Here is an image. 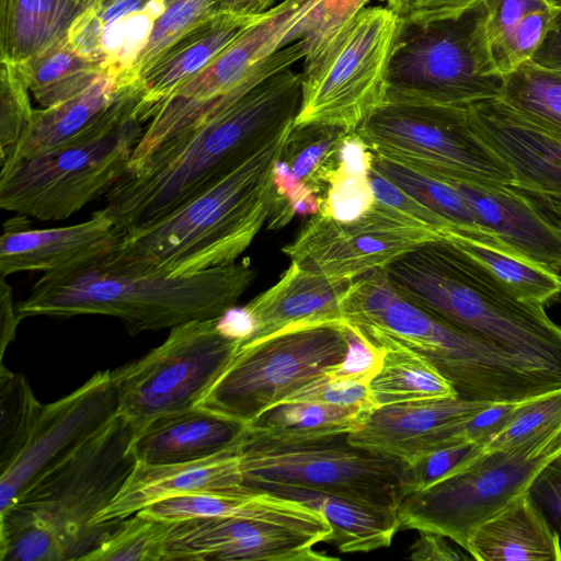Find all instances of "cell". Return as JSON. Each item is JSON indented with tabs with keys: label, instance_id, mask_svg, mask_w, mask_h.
<instances>
[{
	"label": "cell",
	"instance_id": "31",
	"mask_svg": "<svg viewBox=\"0 0 561 561\" xmlns=\"http://www.w3.org/2000/svg\"><path fill=\"white\" fill-rule=\"evenodd\" d=\"M483 37L497 76L529 60L550 30L559 9L548 0H482Z\"/></svg>",
	"mask_w": 561,
	"mask_h": 561
},
{
	"label": "cell",
	"instance_id": "7",
	"mask_svg": "<svg viewBox=\"0 0 561 561\" xmlns=\"http://www.w3.org/2000/svg\"><path fill=\"white\" fill-rule=\"evenodd\" d=\"M320 0H285L170 95L148 108L126 170L168 139L227 106L268 76L306 56Z\"/></svg>",
	"mask_w": 561,
	"mask_h": 561
},
{
	"label": "cell",
	"instance_id": "2",
	"mask_svg": "<svg viewBox=\"0 0 561 561\" xmlns=\"http://www.w3.org/2000/svg\"><path fill=\"white\" fill-rule=\"evenodd\" d=\"M341 324L376 357L408 350L432 364L458 398L514 403L561 388V373L499 347L402 296L385 268L356 278L344 296Z\"/></svg>",
	"mask_w": 561,
	"mask_h": 561
},
{
	"label": "cell",
	"instance_id": "26",
	"mask_svg": "<svg viewBox=\"0 0 561 561\" xmlns=\"http://www.w3.org/2000/svg\"><path fill=\"white\" fill-rule=\"evenodd\" d=\"M238 444L195 461L167 465L136 462L117 495L98 516L96 524L127 518L170 497L243 488Z\"/></svg>",
	"mask_w": 561,
	"mask_h": 561
},
{
	"label": "cell",
	"instance_id": "24",
	"mask_svg": "<svg viewBox=\"0 0 561 561\" xmlns=\"http://www.w3.org/2000/svg\"><path fill=\"white\" fill-rule=\"evenodd\" d=\"M445 182L461 194L484 229L517 252L561 273V220L506 184L472 179Z\"/></svg>",
	"mask_w": 561,
	"mask_h": 561
},
{
	"label": "cell",
	"instance_id": "5",
	"mask_svg": "<svg viewBox=\"0 0 561 561\" xmlns=\"http://www.w3.org/2000/svg\"><path fill=\"white\" fill-rule=\"evenodd\" d=\"M254 279L248 261L186 276L133 274L101 261L77 270L44 274L16 302L21 319L102 314L122 320L133 335L219 318L234 307Z\"/></svg>",
	"mask_w": 561,
	"mask_h": 561
},
{
	"label": "cell",
	"instance_id": "33",
	"mask_svg": "<svg viewBox=\"0 0 561 561\" xmlns=\"http://www.w3.org/2000/svg\"><path fill=\"white\" fill-rule=\"evenodd\" d=\"M519 299L547 305L561 295V274L517 252L493 232L450 230L444 236Z\"/></svg>",
	"mask_w": 561,
	"mask_h": 561
},
{
	"label": "cell",
	"instance_id": "43",
	"mask_svg": "<svg viewBox=\"0 0 561 561\" xmlns=\"http://www.w3.org/2000/svg\"><path fill=\"white\" fill-rule=\"evenodd\" d=\"M164 11L156 20L148 43L134 66L133 82H140L142 75L169 47L217 13L214 0H164Z\"/></svg>",
	"mask_w": 561,
	"mask_h": 561
},
{
	"label": "cell",
	"instance_id": "6",
	"mask_svg": "<svg viewBox=\"0 0 561 561\" xmlns=\"http://www.w3.org/2000/svg\"><path fill=\"white\" fill-rule=\"evenodd\" d=\"M385 272L407 299L436 317L561 373V325L524 301L445 238L421 244Z\"/></svg>",
	"mask_w": 561,
	"mask_h": 561
},
{
	"label": "cell",
	"instance_id": "10",
	"mask_svg": "<svg viewBox=\"0 0 561 561\" xmlns=\"http://www.w3.org/2000/svg\"><path fill=\"white\" fill-rule=\"evenodd\" d=\"M561 455V423L508 449L469 457L398 507L400 529L436 533L468 549L473 530L528 492L538 473Z\"/></svg>",
	"mask_w": 561,
	"mask_h": 561
},
{
	"label": "cell",
	"instance_id": "32",
	"mask_svg": "<svg viewBox=\"0 0 561 561\" xmlns=\"http://www.w3.org/2000/svg\"><path fill=\"white\" fill-rule=\"evenodd\" d=\"M87 9L76 0H0V61L23 64L68 42Z\"/></svg>",
	"mask_w": 561,
	"mask_h": 561
},
{
	"label": "cell",
	"instance_id": "59",
	"mask_svg": "<svg viewBox=\"0 0 561 561\" xmlns=\"http://www.w3.org/2000/svg\"><path fill=\"white\" fill-rule=\"evenodd\" d=\"M158 1H162V2H164V0H158Z\"/></svg>",
	"mask_w": 561,
	"mask_h": 561
},
{
	"label": "cell",
	"instance_id": "41",
	"mask_svg": "<svg viewBox=\"0 0 561 561\" xmlns=\"http://www.w3.org/2000/svg\"><path fill=\"white\" fill-rule=\"evenodd\" d=\"M172 524L139 511L124 518L81 561H164Z\"/></svg>",
	"mask_w": 561,
	"mask_h": 561
},
{
	"label": "cell",
	"instance_id": "52",
	"mask_svg": "<svg viewBox=\"0 0 561 561\" xmlns=\"http://www.w3.org/2000/svg\"><path fill=\"white\" fill-rule=\"evenodd\" d=\"M22 319L13 301L12 288L5 277L0 279V358L1 363L9 344L14 340L16 329Z\"/></svg>",
	"mask_w": 561,
	"mask_h": 561
},
{
	"label": "cell",
	"instance_id": "46",
	"mask_svg": "<svg viewBox=\"0 0 561 561\" xmlns=\"http://www.w3.org/2000/svg\"><path fill=\"white\" fill-rule=\"evenodd\" d=\"M369 179L375 201L378 204L432 229L443 238L446 232L450 230L449 225L444 219L380 174L373 167L370 169Z\"/></svg>",
	"mask_w": 561,
	"mask_h": 561
},
{
	"label": "cell",
	"instance_id": "16",
	"mask_svg": "<svg viewBox=\"0 0 561 561\" xmlns=\"http://www.w3.org/2000/svg\"><path fill=\"white\" fill-rule=\"evenodd\" d=\"M439 238L432 229L375 202L352 221L312 215L282 251L290 261L328 277L356 279Z\"/></svg>",
	"mask_w": 561,
	"mask_h": 561
},
{
	"label": "cell",
	"instance_id": "51",
	"mask_svg": "<svg viewBox=\"0 0 561 561\" xmlns=\"http://www.w3.org/2000/svg\"><path fill=\"white\" fill-rule=\"evenodd\" d=\"M482 0H414L411 11L402 20L432 21L457 16Z\"/></svg>",
	"mask_w": 561,
	"mask_h": 561
},
{
	"label": "cell",
	"instance_id": "14",
	"mask_svg": "<svg viewBox=\"0 0 561 561\" xmlns=\"http://www.w3.org/2000/svg\"><path fill=\"white\" fill-rule=\"evenodd\" d=\"M356 133L374 154L443 181L515 182L470 127L466 106L385 102Z\"/></svg>",
	"mask_w": 561,
	"mask_h": 561
},
{
	"label": "cell",
	"instance_id": "37",
	"mask_svg": "<svg viewBox=\"0 0 561 561\" xmlns=\"http://www.w3.org/2000/svg\"><path fill=\"white\" fill-rule=\"evenodd\" d=\"M20 65L42 107L78 95L104 75L99 62L78 53L69 41Z\"/></svg>",
	"mask_w": 561,
	"mask_h": 561
},
{
	"label": "cell",
	"instance_id": "40",
	"mask_svg": "<svg viewBox=\"0 0 561 561\" xmlns=\"http://www.w3.org/2000/svg\"><path fill=\"white\" fill-rule=\"evenodd\" d=\"M43 403L27 380L0 365V472H4L27 444Z\"/></svg>",
	"mask_w": 561,
	"mask_h": 561
},
{
	"label": "cell",
	"instance_id": "27",
	"mask_svg": "<svg viewBox=\"0 0 561 561\" xmlns=\"http://www.w3.org/2000/svg\"><path fill=\"white\" fill-rule=\"evenodd\" d=\"M247 428V424L195 405L147 422L135 433L129 449L139 463L195 461L237 445Z\"/></svg>",
	"mask_w": 561,
	"mask_h": 561
},
{
	"label": "cell",
	"instance_id": "4",
	"mask_svg": "<svg viewBox=\"0 0 561 561\" xmlns=\"http://www.w3.org/2000/svg\"><path fill=\"white\" fill-rule=\"evenodd\" d=\"M133 423L116 415L101 432L0 512L5 561H81L123 519L96 524L136 466Z\"/></svg>",
	"mask_w": 561,
	"mask_h": 561
},
{
	"label": "cell",
	"instance_id": "53",
	"mask_svg": "<svg viewBox=\"0 0 561 561\" xmlns=\"http://www.w3.org/2000/svg\"><path fill=\"white\" fill-rule=\"evenodd\" d=\"M529 61L545 69L561 71V9Z\"/></svg>",
	"mask_w": 561,
	"mask_h": 561
},
{
	"label": "cell",
	"instance_id": "58",
	"mask_svg": "<svg viewBox=\"0 0 561 561\" xmlns=\"http://www.w3.org/2000/svg\"><path fill=\"white\" fill-rule=\"evenodd\" d=\"M113 0H99L98 3L94 5V8L103 7L107 3H110Z\"/></svg>",
	"mask_w": 561,
	"mask_h": 561
},
{
	"label": "cell",
	"instance_id": "30",
	"mask_svg": "<svg viewBox=\"0 0 561 561\" xmlns=\"http://www.w3.org/2000/svg\"><path fill=\"white\" fill-rule=\"evenodd\" d=\"M252 489L297 501L323 514L341 552H369L391 546L400 529L398 511L307 488L263 483Z\"/></svg>",
	"mask_w": 561,
	"mask_h": 561
},
{
	"label": "cell",
	"instance_id": "9",
	"mask_svg": "<svg viewBox=\"0 0 561 561\" xmlns=\"http://www.w3.org/2000/svg\"><path fill=\"white\" fill-rule=\"evenodd\" d=\"M482 1L463 13L416 22L400 19L387 71L386 102L467 106L499 98L482 30Z\"/></svg>",
	"mask_w": 561,
	"mask_h": 561
},
{
	"label": "cell",
	"instance_id": "49",
	"mask_svg": "<svg viewBox=\"0 0 561 561\" xmlns=\"http://www.w3.org/2000/svg\"><path fill=\"white\" fill-rule=\"evenodd\" d=\"M367 2L368 0H320L316 25L311 33L302 38L307 51L325 41L340 26L365 8Z\"/></svg>",
	"mask_w": 561,
	"mask_h": 561
},
{
	"label": "cell",
	"instance_id": "28",
	"mask_svg": "<svg viewBox=\"0 0 561 561\" xmlns=\"http://www.w3.org/2000/svg\"><path fill=\"white\" fill-rule=\"evenodd\" d=\"M264 14L216 13L178 39L140 79L145 92L139 107L140 118L148 108L208 66Z\"/></svg>",
	"mask_w": 561,
	"mask_h": 561
},
{
	"label": "cell",
	"instance_id": "8",
	"mask_svg": "<svg viewBox=\"0 0 561 561\" xmlns=\"http://www.w3.org/2000/svg\"><path fill=\"white\" fill-rule=\"evenodd\" d=\"M399 24V15L388 7H365L309 50L294 125L321 124L355 133L386 102Z\"/></svg>",
	"mask_w": 561,
	"mask_h": 561
},
{
	"label": "cell",
	"instance_id": "29",
	"mask_svg": "<svg viewBox=\"0 0 561 561\" xmlns=\"http://www.w3.org/2000/svg\"><path fill=\"white\" fill-rule=\"evenodd\" d=\"M467 552L477 561H561V537L526 492L473 530Z\"/></svg>",
	"mask_w": 561,
	"mask_h": 561
},
{
	"label": "cell",
	"instance_id": "45",
	"mask_svg": "<svg viewBox=\"0 0 561 561\" xmlns=\"http://www.w3.org/2000/svg\"><path fill=\"white\" fill-rule=\"evenodd\" d=\"M0 159L19 141L34 108L30 88L20 64L1 61L0 72Z\"/></svg>",
	"mask_w": 561,
	"mask_h": 561
},
{
	"label": "cell",
	"instance_id": "23",
	"mask_svg": "<svg viewBox=\"0 0 561 561\" xmlns=\"http://www.w3.org/2000/svg\"><path fill=\"white\" fill-rule=\"evenodd\" d=\"M347 133L339 127L294 125L273 169L267 226L277 230L297 216L316 215Z\"/></svg>",
	"mask_w": 561,
	"mask_h": 561
},
{
	"label": "cell",
	"instance_id": "1",
	"mask_svg": "<svg viewBox=\"0 0 561 561\" xmlns=\"http://www.w3.org/2000/svg\"><path fill=\"white\" fill-rule=\"evenodd\" d=\"M301 101V73L283 69L168 139L105 194L119 232L150 224L222 179L286 127Z\"/></svg>",
	"mask_w": 561,
	"mask_h": 561
},
{
	"label": "cell",
	"instance_id": "42",
	"mask_svg": "<svg viewBox=\"0 0 561 561\" xmlns=\"http://www.w3.org/2000/svg\"><path fill=\"white\" fill-rule=\"evenodd\" d=\"M380 356L357 369L346 366L330 370L320 378L298 389L280 403L313 402L341 407H357L371 412L376 409L370 381L377 371ZM279 404V403H278Z\"/></svg>",
	"mask_w": 561,
	"mask_h": 561
},
{
	"label": "cell",
	"instance_id": "13",
	"mask_svg": "<svg viewBox=\"0 0 561 561\" xmlns=\"http://www.w3.org/2000/svg\"><path fill=\"white\" fill-rule=\"evenodd\" d=\"M144 124L136 113L90 144L2 162L0 207L39 220L69 218L122 176Z\"/></svg>",
	"mask_w": 561,
	"mask_h": 561
},
{
	"label": "cell",
	"instance_id": "20",
	"mask_svg": "<svg viewBox=\"0 0 561 561\" xmlns=\"http://www.w3.org/2000/svg\"><path fill=\"white\" fill-rule=\"evenodd\" d=\"M140 82L122 84L102 75L78 95L50 107L36 108L15 146L1 158L28 159L82 146L103 138L139 113Z\"/></svg>",
	"mask_w": 561,
	"mask_h": 561
},
{
	"label": "cell",
	"instance_id": "25",
	"mask_svg": "<svg viewBox=\"0 0 561 561\" xmlns=\"http://www.w3.org/2000/svg\"><path fill=\"white\" fill-rule=\"evenodd\" d=\"M328 277L290 261L270 288L242 307L250 332L240 344L252 343L279 331L309 324H341V302L353 282Z\"/></svg>",
	"mask_w": 561,
	"mask_h": 561
},
{
	"label": "cell",
	"instance_id": "39",
	"mask_svg": "<svg viewBox=\"0 0 561 561\" xmlns=\"http://www.w3.org/2000/svg\"><path fill=\"white\" fill-rule=\"evenodd\" d=\"M373 168L444 219L450 230L489 231L480 225L467 201L449 183L376 154Z\"/></svg>",
	"mask_w": 561,
	"mask_h": 561
},
{
	"label": "cell",
	"instance_id": "21",
	"mask_svg": "<svg viewBox=\"0 0 561 561\" xmlns=\"http://www.w3.org/2000/svg\"><path fill=\"white\" fill-rule=\"evenodd\" d=\"M123 234L105 208L82 222L32 229L27 216L4 221L0 237V276L21 272L62 273L110 256Z\"/></svg>",
	"mask_w": 561,
	"mask_h": 561
},
{
	"label": "cell",
	"instance_id": "36",
	"mask_svg": "<svg viewBox=\"0 0 561 561\" xmlns=\"http://www.w3.org/2000/svg\"><path fill=\"white\" fill-rule=\"evenodd\" d=\"M373 159V151L356 131L345 135L337 163L328 179L319 214L352 221L374 206L376 201L369 179Z\"/></svg>",
	"mask_w": 561,
	"mask_h": 561
},
{
	"label": "cell",
	"instance_id": "57",
	"mask_svg": "<svg viewBox=\"0 0 561 561\" xmlns=\"http://www.w3.org/2000/svg\"><path fill=\"white\" fill-rule=\"evenodd\" d=\"M554 8L561 9V0H548Z\"/></svg>",
	"mask_w": 561,
	"mask_h": 561
},
{
	"label": "cell",
	"instance_id": "3",
	"mask_svg": "<svg viewBox=\"0 0 561 561\" xmlns=\"http://www.w3.org/2000/svg\"><path fill=\"white\" fill-rule=\"evenodd\" d=\"M293 126L205 191L123 233L101 263L124 273L186 276L236 262L267 224L274 164Z\"/></svg>",
	"mask_w": 561,
	"mask_h": 561
},
{
	"label": "cell",
	"instance_id": "12",
	"mask_svg": "<svg viewBox=\"0 0 561 561\" xmlns=\"http://www.w3.org/2000/svg\"><path fill=\"white\" fill-rule=\"evenodd\" d=\"M356 341L342 324L320 323L240 344L197 405L248 425L298 389L346 366Z\"/></svg>",
	"mask_w": 561,
	"mask_h": 561
},
{
	"label": "cell",
	"instance_id": "22",
	"mask_svg": "<svg viewBox=\"0 0 561 561\" xmlns=\"http://www.w3.org/2000/svg\"><path fill=\"white\" fill-rule=\"evenodd\" d=\"M491 404L448 398L379 407L348 434V440L408 463L432 451L459 446L455 442L457 425Z\"/></svg>",
	"mask_w": 561,
	"mask_h": 561
},
{
	"label": "cell",
	"instance_id": "54",
	"mask_svg": "<svg viewBox=\"0 0 561 561\" xmlns=\"http://www.w3.org/2000/svg\"><path fill=\"white\" fill-rule=\"evenodd\" d=\"M275 0H217L216 12L239 16H259L271 10Z\"/></svg>",
	"mask_w": 561,
	"mask_h": 561
},
{
	"label": "cell",
	"instance_id": "18",
	"mask_svg": "<svg viewBox=\"0 0 561 561\" xmlns=\"http://www.w3.org/2000/svg\"><path fill=\"white\" fill-rule=\"evenodd\" d=\"M118 414L119 396L112 369L98 371L71 393L44 404L24 449L0 473V512Z\"/></svg>",
	"mask_w": 561,
	"mask_h": 561
},
{
	"label": "cell",
	"instance_id": "19",
	"mask_svg": "<svg viewBox=\"0 0 561 561\" xmlns=\"http://www.w3.org/2000/svg\"><path fill=\"white\" fill-rule=\"evenodd\" d=\"M474 134L512 170V187L561 220V139L513 111L500 98L466 106Z\"/></svg>",
	"mask_w": 561,
	"mask_h": 561
},
{
	"label": "cell",
	"instance_id": "15",
	"mask_svg": "<svg viewBox=\"0 0 561 561\" xmlns=\"http://www.w3.org/2000/svg\"><path fill=\"white\" fill-rule=\"evenodd\" d=\"M219 318L176 325L162 344L113 370L119 414L136 432L157 416L197 405L224 373L241 337L225 331Z\"/></svg>",
	"mask_w": 561,
	"mask_h": 561
},
{
	"label": "cell",
	"instance_id": "11",
	"mask_svg": "<svg viewBox=\"0 0 561 561\" xmlns=\"http://www.w3.org/2000/svg\"><path fill=\"white\" fill-rule=\"evenodd\" d=\"M244 484L282 483L398 511L407 462L352 444L348 434L274 440L247 432L238 444Z\"/></svg>",
	"mask_w": 561,
	"mask_h": 561
},
{
	"label": "cell",
	"instance_id": "35",
	"mask_svg": "<svg viewBox=\"0 0 561 561\" xmlns=\"http://www.w3.org/2000/svg\"><path fill=\"white\" fill-rule=\"evenodd\" d=\"M376 408L398 403L458 398L450 383L432 364L400 347L386 348L370 381Z\"/></svg>",
	"mask_w": 561,
	"mask_h": 561
},
{
	"label": "cell",
	"instance_id": "55",
	"mask_svg": "<svg viewBox=\"0 0 561 561\" xmlns=\"http://www.w3.org/2000/svg\"><path fill=\"white\" fill-rule=\"evenodd\" d=\"M399 18L405 16L412 9L414 0H382Z\"/></svg>",
	"mask_w": 561,
	"mask_h": 561
},
{
	"label": "cell",
	"instance_id": "48",
	"mask_svg": "<svg viewBox=\"0 0 561 561\" xmlns=\"http://www.w3.org/2000/svg\"><path fill=\"white\" fill-rule=\"evenodd\" d=\"M528 493L561 537V455L538 473Z\"/></svg>",
	"mask_w": 561,
	"mask_h": 561
},
{
	"label": "cell",
	"instance_id": "50",
	"mask_svg": "<svg viewBox=\"0 0 561 561\" xmlns=\"http://www.w3.org/2000/svg\"><path fill=\"white\" fill-rule=\"evenodd\" d=\"M448 538L436 533L419 531V537L409 548V559L419 561H459L472 559L448 542Z\"/></svg>",
	"mask_w": 561,
	"mask_h": 561
},
{
	"label": "cell",
	"instance_id": "38",
	"mask_svg": "<svg viewBox=\"0 0 561 561\" xmlns=\"http://www.w3.org/2000/svg\"><path fill=\"white\" fill-rule=\"evenodd\" d=\"M499 98L528 122L561 139V71L527 60L503 76Z\"/></svg>",
	"mask_w": 561,
	"mask_h": 561
},
{
	"label": "cell",
	"instance_id": "17",
	"mask_svg": "<svg viewBox=\"0 0 561 561\" xmlns=\"http://www.w3.org/2000/svg\"><path fill=\"white\" fill-rule=\"evenodd\" d=\"M164 561H323L314 550L332 541L322 513L301 518L206 517L172 520Z\"/></svg>",
	"mask_w": 561,
	"mask_h": 561
},
{
	"label": "cell",
	"instance_id": "44",
	"mask_svg": "<svg viewBox=\"0 0 561 561\" xmlns=\"http://www.w3.org/2000/svg\"><path fill=\"white\" fill-rule=\"evenodd\" d=\"M559 423H561V388L524 401L499 432L474 446L469 457L512 448Z\"/></svg>",
	"mask_w": 561,
	"mask_h": 561
},
{
	"label": "cell",
	"instance_id": "34",
	"mask_svg": "<svg viewBox=\"0 0 561 561\" xmlns=\"http://www.w3.org/2000/svg\"><path fill=\"white\" fill-rule=\"evenodd\" d=\"M369 411L313 402L279 403L248 424L249 432L274 440H301L350 434L365 422Z\"/></svg>",
	"mask_w": 561,
	"mask_h": 561
},
{
	"label": "cell",
	"instance_id": "47",
	"mask_svg": "<svg viewBox=\"0 0 561 561\" xmlns=\"http://www.w3.org/2000/svg\"><path fill=\"white\" fill-rule=\"evenodd\" d=\"M476 445L442 448L407 463L405 495L422 491L454 471Z\"/></svg>",
	"mask_w": 561,
	"mask_h": 561
},
{
	"label": "cell",
	"instance_id": "56",
	"mask_svg": "<svg viewBox=\"0 0 561 561\" xmlns=\"http://www.w3.org/2000/svg\"><path fill=\"white\" fill-rule=\"evenodd\" d=\"M78 2H80L82 5H84L85 8H91V7H94L99 0H76Z\"/></svg>",
	"mask_w": 561,
	"mask_h": 561
}]
</instances>
